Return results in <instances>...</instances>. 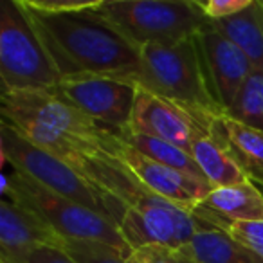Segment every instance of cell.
Masks as SVG:
<instances>
[{
  "mask_svg": "<svg viewBox=\"0 0 263 263\" xmlns=\"http://www.w3.org/2000/svg\"><path fill=\"white\" fill-rule=\"evenodd\" d=\"M60 78L114 76L136 81L143 67L141 49L101 11V0L74 11H44L18 0Z\"/></svg>",
  "mask_w": 263,
  "mask_h": 263,
  "instance_id": "6da1fadb",
  "label": "cell"
},
{
  "mask_svg": "<svg viewBox=\"0 0 263 263\" xmlns=\"http://www.w3.org/2000/svg\"><path fill=\"white\" fill-rule=\"evenodd\" d=\"M139 87L208 117L222 116L202 65L197 38L175 44H150L141 49Z\"/></svg>",
  "mask_w": 263,
  "mask_h": 263,
  "instance_id": "3957f363",
  "label": "cell"
},
{
  "mask_svg": "<svg viewBox=\"0 0 263 263\" xmlns=\"http://www.w3.org/2000/svg\"><path fill=\"white\" fill-rule=\"evenodd\" d=\"M0 80L2 92L54 90L62 81L18 0L0 2Z\"/></svg>",
  "mask_w": 263,
  "mask_h": 263,
  "instance_id": "5b68a950",
  "label": "cell"
},
{
  "mask_svg": "<svg viewBox=\"0 0 263 263\" xmlns=\"http://www.w3.org/2000/svg\"><path fill=\"white\" fill-rule=\"evenodd\" d=\"M227 117L238 123L263 132V74L252 70V74L241 85L240 92L234 98L231 108L226 112Z\"/></svg>",
  "mask_w": 263,
  "mask_h": 263,
  "instance_id": "d6986e66",
  "label": "cell"
},
{
  "mask_svg": "<svg viewBox=\"0 0 263 263\" xmlns=\"http://www.w3.org/2000/svg\"><path fill=\"white\" fill-rule=\"evenodd\" d=\"M56 90L114 136H124L132 126L136 108L137 83L114 76L63 78Z\"/></svg>",
  "mask_w": 263,
  "mask_h": 263,
  "instance_id": "52a82bcc",
  "label": "cell"
},
{
  "mask_svg": "<svg viewBox=\"0 0 263 263\" xmlns=\"http://www.w3.org/2000/svg\"><path fill=\"white\" fill-rule=\"evenodd\" d=\"M108 150L110 154L116 155L126 164V168L136 175V179L148 191L179 205V208L193 211L213 191V186L205 179L152 161L150 157L124 143L119 136H114V134L110 136Z\"/></svg>",
  "mask_w": 263,
  "mask_h": 263,
  "instance_id": "9c48e42d",
  "label": "cell"
},
{
  "mask_svg": "<svg viewBox=\"0 0 263 263\" xmlns=\"http://www.w3.org/2000/svg\"><path fill=\"white\" fill-rule=\"evenodd\" d=\"M209 24L236 44L249 58L252 69L263 74V0H252L245 11Z\"/></svg>",
  "mask_w": 263,
  "mask_h": 263,
  "instance_id": "2e32d148",
  "label": "cell"
},
{
  "mask_svg": "<svg viewBox=\"0 0 263 263\" xmlns=\"http://www.w3.org/2000/svg\"><path fill=\"white\" fill-rule=\"evenodd\" d=\"M99 11L139 49L193 38L208 24L197 0H101Z\"/></svg>",
  "mask_w": 263,
  "mask_h": 263,
  "instance_id": "8992f818",
  "label": "cell"
},
{
  "mask_svg": "<svg viewBox=\"0 0 263 263\" xmlns=\"http://www.w3.org/2000/svg\"><path fill=\"white\" fill-rule=\"evenodd\" d=\"M62 238L31 209L0 200V261H11L42 245H60Z\"/></svg>",
  "mask_w": 263,
  "mask_h": 263,
  "instance_id": "7c38bea8",
  "label": "cell"
},
{
  "mask_svg": "<svg viewBox=\"0 0 263 263\" xmlns=\"http://www.w3.org/2000/svg\"><path fill=\"white\" fill-rule=\"evenodd\" d=\"M251 4L252 0H197V6L204 13L208 22L231 18V16L245 11Z\"/></svg>",
  "mask_w": 263,
  "mask_h": 263,
  "instance_id": "603a6c76",
  "label": "cell"
},
{
  "mask_svg": "<svg viewBox=\"0 0 263 263\" xmlns=\"http://www.w3.org/2000/svg\"><path fill=\"white\" fill-rule=\"evenodd\" d=\"M249 180L263 186V132L238 123L226 114L211 121Z\"/></svg>",
  "mask_w": 263,
  "mask_h": 263,
  "instance_id": "9a60e30c",
  "label": "cell"
},
{
  "mask_svg": "<svg viewBox=\"0 0 263 263\" xmlns=\"http://www.w3.org/2000/svg\"><path fill=\"white\" fill-rule=\"evenodd\" d=\"M195 38L209 88L222 112L226 114L240 92L241 85L247 81L254 69L241 49L216 31L209 22Z\"/></svg>",
  "mask_w": 263,
  "mask_h": 263,
  "instance_id": "8fae6325",
  "label": "cell"
},
{
  "mask_svg": "<svg viewBox=\"0 0 263 263\" xmlns=\"http://www.w3.org/2000/svg\"><path fill=\"white\" fill-rule=\"evenodd\" d=\"M190 154L193 155L202 175L205 177V180L213 187L233 186V184H240L249 180L247 175L243 173V170L236 162V159L233 157L231 150L227 148V144L216 134L213 124L204 128L195 137Z\"/></svg>",
  "mask_w": 263,
  "mask_h": 263,
  "instance_id": "4fadbf2b",
  "label": "cell"
},
{
  "mask_svg": "<svg viewBox=\"0 0 263 263\" xmlns=\"http://www.w3.org/2000/svg\"><path fill=\"white\" fill-rule=\"evenodd\" d=\"M187 247L200 263H263V258L252 249L208 222L195 234Z\"/></svg>",
  "mask_w": 263,
  "mask_h": 263,
  "instance_id": "e0dca14e",
  "label": "cell"
},
{
  "mask_svg": "<svg viewBox=\"0 0 263 263\" xmlns=\"http://www.w3.org/2000/svg\"><path fill=\"white\" fill-rule=\"evenodd\" d=\"M2 198H9L36 213L62 240L101 241L130 256L132 249L124 241L117 223L52 193L15 170L2 177Z\"/></svg>",
  "mask_w": 263,
  "mask_h": 263,
  "instance_id": "277c9868",
  "label": "cell"
},
{
  "mask_svg": "<svg viewBox=\"0 0 263 263\" xmlns=\"http://www.w3.org/2000/svg\"><path fill=\"white\" fill-rule=\"evenodd\" d=\"M198 208L231 222H263V191L252 180L213 187Z\"/></svg>",
  "mask_w": 263,
  "mask_h": 263,
  "instance_id": "5bb4252c",
  "label": "cell"
},
{
  "mask_svg": "<svg viewBox=\"0 0 263 263\" xmlns=\"http://www.w3.org/2000/svg\"><path fill=\"white\" fill-rule=\"evenodd\" d=\"M0 150L4 164H11L15 172L29 177L52 193L76 202L121 226L126 215V205L123 202L92 184L69 162L27 141L22 134H18L11 124L4 121L0 124Z\"/></svg>",
  "mask_w": 263,
  "mask_h": 263,
  "instance_id": "7a4b0ae2",
  "label": "cell"
},
{
  "mask_svg": "<svg viewBox=\"0 0 263 263\" xmlns=\"http://www.w3.org/2000/svg\"><path fill=\"white\" fill-rule=\"evenodd\" d=\"M215 117L200 116L175 101L157 96L137 85L132 132L172 143L190 152L195 137L211 124Z\"/></svg>",
  "mask_w": 263,
  "mask_h": 263,
  "instance_id": "30bf717a",
  "label": "cell"
},
{
  "mask_svg": "<svg viewBox=\"0 0 263 263\" xmlns=\"http://www.w3.org/2000/svg\"><path fill=\"white\" fill-rule=\"evenodd\" d=\"M193 213L204 222L229 233L233 238H236L238 241L247 245L249 249H252L256 254L263 258V222H231V220L211 215L200 208L193 209Z\"/></svg>",
  "mask_w": 263,
  "mask_h": 263,
  "instance_id": "ffe728a7",
  "label": "cell"
},
{
  "mask_svg": "<svg viewBox=\"0 0 263 263\" xmlns=\"http://www.w3.org/2000/svg\"><path fill=\"white\" fill-rule=\"evenodd\" d=\"M121 139L130 144L132 148H136L137 152H141L143 155L150 157L152 161L161 162V164L170 166L173 170H179V172L205 179L202 175L198 164L195 162L193 155L187 150H184V148H179L172 143H166V141L155 139V137L137 134V132H132V130H128L124 136H121Z\"/></svg>",
  "mask_w": 263,
  "mask_h": 263,
  "instance_id": "ac0fdd59",
  "label": "cell"
},
{
  "mask_svg": "<svg viewBox=\"0 0 263 263\" xmlns=\"http://www.w3.org/2000/svg\"><path fill=\"white\" fill-rule=\"evenodd\" d=\"M128 263H200L187 245H143L132 249Z\"/></svg>",
  "mask_w": 263,
  "mask_h": 263,
  "instance_id": "7402d4cb",
  "label": "cell"
},
{
  "mask_svg": "<svg viewBox=\"0 0 263 263\" xmlns=\"http://www.w3.org/2000/svg\"><path fill=\"white\" fill-rule=\"evenodd\" d=\"M0 263H78L72 259L60 245H42L27 254L20 256L11 261H0Z\"/></svg>",
  "mask_w": 263,
  "mask_h": 263,
  "instance_id": "cb8c5ba5",
  "label": "cell"
},
{
  "mask_svg": "<svg viewBox=\"0 0 263 263\" xmlns=\"http://www.w3.org/2000/svg\"><path fill=\"white\" fill-rule=\"evenodd\" d=\"M202 227L205 222L193 211L150 195L126 209L119 231L130 249L154 243L180 247L190 243Z\"/></svg>",
  "mask_w": 263,
  "mask_h": 263,
  "instance_id": "ba28073f",
  "label": "cell"
},
{
  "mask_svg": "<svg viewBox=\"0 0 263 263\" xmlns=\"http://www.w3.org/2000/svg\"><path fill=\"white\" fill-rule=\"evenodd\" d=\"M60 247L78 263H128L123 251L101 241L62 240Z\"/></svg>",
  "mask_w": 263,
  "mask_h": 263,
  "instance_id": "44dd1931",
  "label": "cell"
}]
</instances>
